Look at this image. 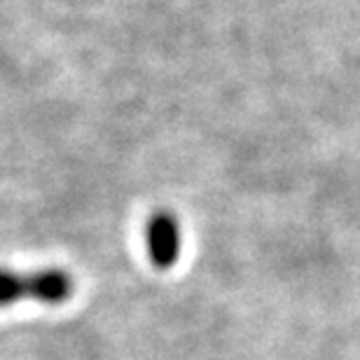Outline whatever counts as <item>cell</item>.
Here are the masks:
<instances>
[{
  "mask_svg": "<svg viewBox=\"0 0 360 360\" xmlns=\"http://www.w3.org/2000/svg\"><path fill=\"white\" fill-rule=\"evenodd\" d=\"M70 295H73V278L63 269H40L28 274L0 269V307L17 304L19 300L63 304Z\"/></svg>",
  "mask_w": 360,
  "mask_h": 360,
  "instance_id": "1",
  "label": "cell"
},
{
  "mask_svg": "<svg viewBox=\"0 0 360 360\" xmlns=\"http://www.w3.org/2000/svg\"><path fill=\"white\" fill-rule=\"evenodd\" d=\"M148 253L155 267L171 269L178 262L180 248H183V234H180V222L174 213L160 211L148 222L146 229Z\"/></svg>",
  "mask_w": 360,
  "mask_h": 360,
  "instance_id": "2",
  "label": "cell"
}]
</instances>
